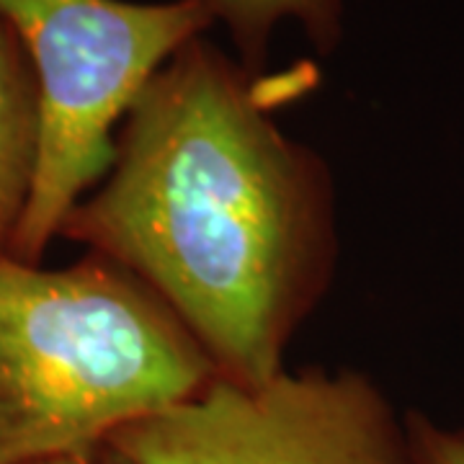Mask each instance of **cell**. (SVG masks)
<instances>
[{"label": "cell", "mask_w": 464, "mask_h": 464, "mask_svg": "<svg viewBox=\"0 0 464 464\" xmlns=\"http://www.w3.org/2000/svg\"><path fill=\"white\" fill-rule=\"evenodd\" d=\"M39 163V99L29 57L0 21V256L32 197Z\"/></svg>", "instance_id": "5b68a950"}, {"label": "cell", "mask_w": 464, "mask_h": 464, "mask_svg": "<svg viewBox=\"0 0 464 464\" xmlns=\"http://www.w3.org/2000/svg\"><path fill=\"white\" fill-rule=\"evenodd\" d=\"M39 464H127L119 454H114L111 449H103L101 454L93 457H70V459H52V462H39Z\"/></svg>", "instance_id": "ba28073f"}, {"label": "cell", "mask_w": 464, "mask_h": 464, "mask_svg": "<svg viewBox=\"0 0 464 464\" xmlns=\"http://www.w3.org/2000/svg\"><path fill=\"white\" fill-rule=\"evenodd\" d=\"M315 75L250 72L197 36L119 124L114 163L60 237L145 282L209 353L217 377L264 382L320 307L341 258L323 155L274 109Z\"/></svg>", "instance_id": "6da1fadb"}, {"label": "cell", "mask_w": 464, "mask_h": 464, "mask_svg": "<svg viewBox=\"0 0 464 464\" xmlns=\"http://www.w3.org/2000/svg\"><path fill=\"white\" fill-rule=\"evenodd\" d=\"M127 464H415L405 418L356 369L215 377L109 441Z\"/></svg>", "instance_id": "277c9868"}, {"label": "cell", "mask_w": 464, "mask_h": 464, "mask_svg": "<svg viewBox=\"0 0 464 464\" xmlns=\"http://www.w3.org/2000/svg\"><path fill=\"white\" fill-rule=\"evenodd\" d=\"M230 34L237 63L264 72L274 32L292 21L320 54H331L343 39V0H199Z\"/></svg>", "instance_id": "8992f818"}, {"label": "cell", "mask_w": 464, "mask_h": 464, "mask_svg": "<svg viewBox=\"0 0 464 464\" xmlns=\"http://www.w3.org/2000/svg\"><path fill=\"white\" fill-rule=\"evenodd\" d=\"M215 377L181 317L114 261L0 256V464L101 454Z\"/></svg>", "instance_id": "7a4b0ae2"}, {"label": "cell", "mask_w": 464, "mask_h": 464, "mask_svg": "<svg viewBox=\"0 0 464 464\" xmlns=\"http://www.w3.org/2000/svg\"><path fill=\"white\" fill-rule=\"evenodd\" d=\"M415 464H464V429H447L429 415H405Z\"/></svg>", "instance_id": "52a82bcc"}, {"label": "cell", "mask_w": 464, "mask_h": 464, "mask_svg": "<svg viewBox=\"0 0 464 464\" xmlns=\"http://www.w3.org/2000/svg\"><path fill=\"white\" fill-rule=\"evenodd\" d=\"M39 99V163L8 256L42 264L114 163L119 124L168 60L215 26L199 0H0Z\"/></svg>", "instance_id": "3957f363"}]
</instances>
